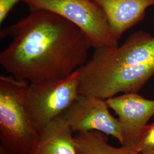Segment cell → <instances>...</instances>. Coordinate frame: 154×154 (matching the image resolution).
<instances>
[{
    "instance_id": "obj_1",
    "label": "cell",
    "mask_w": 154,
    "mask_h": 154,
    "mask_svg": "<svg viewBox=\"0 0 154 154\" xmlns=\"http://www.w3.org/2000/svg\"><path fill=\"white\" fill-rule=\"evenodd\" d=\"M11 44L0 54V63L17 79L29 83L67 77L87 61L92 47L88 36L63 17L47 10L1 30Z\"/></svg>"
},
{
    "instance_id": "obj_2",
    "label": "cell",
    "mask_w": 154,
    "mask_h": 154,
    "mask_svg": "<svg viewBox=\"0 0 154 154\" xmlns=\"http://www.w3.org/2000/svg\"><path fill=\"white\" fill-rule=\"evenodd\" d=\"M91 58L79 70L97 74L111 81L132 84L154 70V36L143 30L130 35L119 46L94 49Z\"/></svg>"
},
{
    "instance_id": "obj_3",
    "label": "cell",
    "mask_w": 154,
    "mask_h": 154,
    "mask_svg": "<svg viewBox=\"0 0 154 154\" xmlns=\"http://www.w3.org/2000/svg\"><path fill=\"white\" fill-rule=\"evenodd\" d=\"M29 82L0 75V148L8 154H30L40 135L24 105Z\"/></svg>"
},
{
    "instance_id": "obj_4",
    "label": "cell",
    "mask_w": 154,
    "mask_h": 154,
    "mask_svg": "<svg viewBox=\"0 0 154 154\" xmlns=\"http://www.w3.org/2000/svg\"><path fill=\"white\" fill-rule=\"evenodd\" d=\"M78 77V69L62 79L29 83L24 94V105L39 134L79 95Z\"/></svg>"
},
{
    "instance_id": "obj_5",
    "label": "cell",
    "mask_w": 154,
    "mask_h": 154,
    "mask_svg": "<svg viewBox=\"0 0 154 154\" xmlns=\"http://www.w3.org/2000/svg\"><path fill=\"white\" fill-rule=\"evenodd\" d=\"M30 11L47 10L63 17L88 36L94 49L118 45L105 12L93 0H25Z\"/></svg>"
},
{
    "instance_id": "obj_6",
    "label": "cell",
    "mask_w": 154,
    "mask_h": 154,
    "mask_svg": "<svg viewBox=\"0 0 154 154\" xmlns=\"http://www.w3.org/2000/svg\"><path fill=\"white\" fill-rule=\"evenodd\" d=\"M109 109L106 100L79 94L61 116L74 134L97 131L116 138L122 146L119 122Z\"/></svg>"
},
{
    "instance_id": "obj_7",
    "label": "cell",
    "mask_w": 154,
    "mask_h": 154,
    "mask_svg": "<svg viewBox=\"0 0 154 154\" xmlns=\"http://www.w3.org/2000/svg\"><path fill=\"white\" fill-rule=\"evenodd\" d=\"M106 102L118 116L123 140L122 146L132 149L139 134L154 116V100L132 93L110 98Z\"/></svg>"
},
{
    "instance_id": "obj_8",
    "label": "cell",
    "mask_w": 154,
    "mask_h": 154,
    "mask_svg": "<svg viewBox=\"0 0 154 154\" xmlns=\"http://www.w3.org/2000/svg\"><path fill=\"white\" fill-rule=\"evenodd\" d=\"M102 8L118 40L129 29L143 21L154 0H93Z\"/></svg>"
},
{
    "instance_id": "obj_9",
    "label": "cell",
    "mask_w": 154,
    "mask_h": 154,
    "mask_svg": "<svg viewBox=\"0 0 154 154\" xmlns=\"http://www.w3.org/2000/svg\"><path fill=\"white\" fill-rule=\"evenodd\" d=\"M74 135L62 116H60L39 133L38 144L30 154H77ZM0 154H8L0 148Z\"/></svg>"
},
{
    "instance_id": "obj_10",
    "label": "cell",
    "mask_w": 154,
    "mask_h": 154,
    "mask_svg": "<svg viewBox=\"0 0 154 154\" xmlns=\"http://www.w3.org/2000/svg\"><path fill=\"white\" fill-rule=\"evenodd\" d=\"M105 134L97 131L77 133L74 137L77 154H140L122 146L110 145Z\"/></svg>"
},
{
    "instance_id": "obj_11",
    "label": "cell",
    "mask_w": 154,
    "mask_h": 154,
    "mask_svg": "<svg viewBox=\"0 0 154 154\" xmlns=\"http://www.w3.org/2000/svg\"><path fill=\"white\" fill-rule=\"evenodd\" d=\"M132 149L140 154L154 151V123L144 127Z\"/></svg>"
},
{
    "instance_id": "obj_12",
    "label": "cell",
    "mask_w": 154,
    "mask_h": 154,
    "mask_svg": "<svg viewBox=\"0 0 154 154\" xmlns=\"http://www.w3.org/2000/svg\"><path fill=\"white\" fill-rule=\"evenodd\" d=\"M25 0H0V23H2L14 6Z\"/></svg>"
},
{
    "instance_id": "obj_13",
    "label": "cell",
    "mask_w": 154,
    "mask_h": 154,
    "mask_svg": "<svg viewBox=\"0 0 154 154\" xmlns=\"http://www.w3.org/2000/svg\"><path fill=\"white\" fill-rule=\"evenodd\" d=\"M154 154V151H152V152H148V153H146V154Z\"/></svg>"
}]
</instances>
